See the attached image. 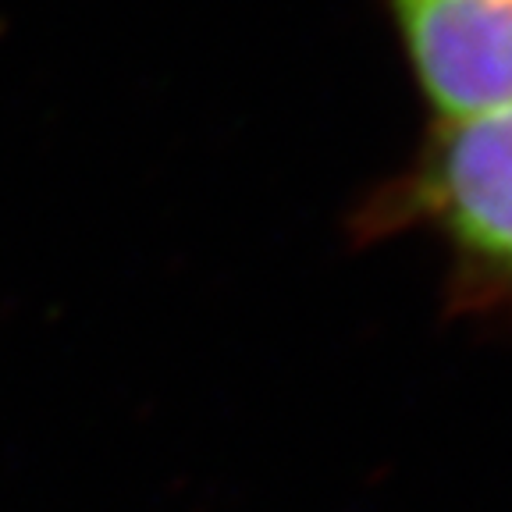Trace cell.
Wrapping results in <instances>:
<instances>
[{
	"mask_svg": "<svg viewBox=\"0 0 512 512\" xmlns=\"http://www.w3.org/2000/svg\"><path fill=\"white\" fill-rule=\"evenodd\" d=\"M441 121L512 107V0H388Z\"/></svg>",
	"mask_w": 512,
	"mask_h": 512,
	"instance_id": "6da1fadb",
	"label": "cell"
},
{
	"mask_svg": "<svg viewBox=\"0 0 512 512\" xmlns=\"http://www.w3.org/2000/svg\"><path fill=\"white\" fill-rule=\"evenodd\" d=\"M420 200L463 253L512 271V107L441 121Z\"/></svg>",
	"mask_w": 512,
	"mask_h": 512,
	"instance_id": "7a4b0ae2",
	"label": "cell"
}]
</instances>
